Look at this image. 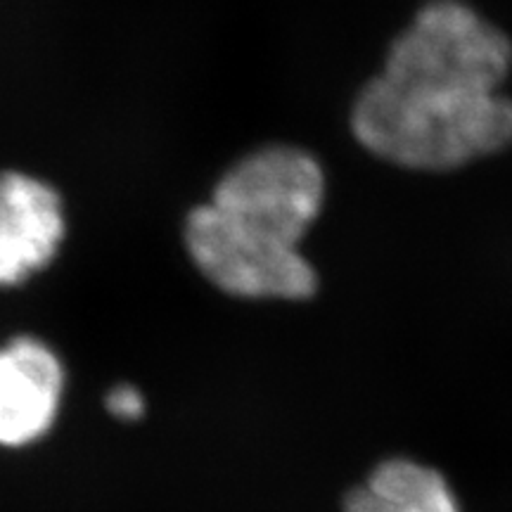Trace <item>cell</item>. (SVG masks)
<instances>
[{
	"label": "cell",
	"instance_id": "cell-1",
	"mask_svg": "<svg viewBox=\"0 0 512 512\" xmlns=\"http://www.w3.org/2000/svg\"><path fill=\"white\" fill-rule=\"evenodd\" d=\"M351 128L387 162L444 171L512 145V100L406 91L377 76L358 95Z\"/></svg>",
	"mask_w": 512,
	"mask_h": 512
},
{
	"label": "cell",
	"instance_id": "cell-2",
	"mask_svg": "<svg viewBox=\"0 0 512 512\" xmlns=\"http://www.w3.org/2000/svg\"><path fill=\"white\" fill-rule=\"evenodd\" d=\"M510 67L508 36L458 0H432L394 41L382 79L406 91L494 95Z\"/></svg>",
	"mask_w": 512,
	"mask_h": 512
},
{
	"label": "cell",
	"instance_id": "cell-3",
	"mask_svg": "<svg viewBox=\"0 0 512 512\" xmlns=\"http://www.w3.org/2000/svg\"><path fill=\"white\" fill-rule=\"evenodd\" d=\"M325 178L309 152L261 147L233 164L202 209L238 238L268 247H294L323 209Z\"/></svg>",
	"mask_w": 512,
	"mask_h": 512
},
{
	"label": "cell",
	"instance_id": "cell-4",
	"mask_svg": "<svg viewBox=\"0 0 512 512\" xmlns=\"http://www.w3.org/2000/svg\"><path fill=\"white\" fill-rule=\"evenodd\" d=\"M190 261L216 290L238 299L304 302L316 294L318 275L299 249L259 247L223 233L192 209L183 228Z\"/></svg>",
	"mask_w": 512,
	"mask_h": 512
},
{
	"label": "cell",
	"instance_id": "cell-5",
	"mask_svg": "<svg viewBox=\"0 0 512 512\" xmlns=\"http://www.w3.org/2000/svg\"><path fill=\"white\" fill-rule=\"evenodd\" d=\"M67 368L53 344L36 335L0 342V448H29L60 420Z\"/></svg>",
	"mask_w": 512,
	"mask_h": 512
},
{
	"label": "cell",
	"instance_id": "cell-6",
	"mask_svg": "<svg viewBox=\"0 0 512 512\" xmlns=\"http://www.w3.org/2000/svg\"><path fill=\"white\" fill-rule=\"evenodd\" d=\"M64 235L60 192L22 171H0V287H19L46 271Z\"/></svg>",
	"mask_w": 512,
	"mask_h": 512
},
{
	"label": "cell",
	"instance_id": "cell-7",
	"mask_svg": "<svg viewBox=\"0 0 512 512\" xmlns=\"http://www.w3.org/2000/svg\"><path fill=\"white\" fill-rule=\"evenodd\" d=\"M344 512H460L441 472L408 458L384 460L349 491Z\"/></svg>",
	"mask_w": 512,
	"mask_h": 512
},
{
	"label": "cell",
	"instance_id": "cell-8",
	"mask_svg": "<svg viewBox=\"0 0 512 512\" xmlns=\"http://www.w3.org/2000/svg\"><path fill=\"white\" fill-rule=\"evenodd\" d=\"M105 411L119 422H136L147 413V399L136 384L117 382L105 392Z\"/></svg>",
	"mask_w": 512,
	"mask_h": 512
}]
</instances>
